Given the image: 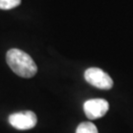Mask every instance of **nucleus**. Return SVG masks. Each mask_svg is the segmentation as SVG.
Instances as JSON below:
<instances>
[{"mask_svg": "<svg viewBox=\"0 0 133 133\" xmlns=\"http://www.w3.org/2000/svg\"><path fill=\"white\" fill-rule=\"evenodd\" d=\"M6 61L15 74L23 78H31L38 71L37 64L33 58L18 48H11L7 51Z\"/></svg>", "mask_w": 133, "mask_h": 133, "instance_id": "f257e3e1", "label": "nucleus"}, {"mask_svg": "<svg viewBox=\"0 0 133 133\" xmlns=\"http://www.w3.org/2000/svg\"><path fill=\"white\" fill-rule=\"evenodd\" d=\"M84 77L89 84L98 89L109 90L114 86V81L109 74L97 67H91L89 69H87L85 71Z\"/></svg>", "mask_w": 133, "mask_h": 133, "instance_id": "f03ea898", "label": "nucleus"}, {"mask_svg": "<svg viewBox=\"0 0 133 133\" xmlns=\"http://www.w3.org/2000/svg\"><path fill=\"white\" fill-rule=\"evenodd\" d=\"M8 120H9V123L18 130L32 129L37 125V122H38L37 115L31 110L20 111V112L10 114Z\"/></svg>", "mask_w": 133, "mask_h": 133, "instance_id": "7ed1b4c3", "label": "nucleus"}, {"mask_svg": "<svg viewBox=\"0 0 133 133\" xmlns=\"http://www.w3.org/2000/svg\"><path fill=\"white\" fill-rule=\"evenodd\" d=\"M109 109V103L104 99H92L84 103L86 116L91 120L103 117L108 112Z\"/></svg>", "mask_w": 133, "mask_h": 133, "instance_id": "20e7f679", "label": "nucleus"}, {"mask_svg": "<svg viewBox=\"0 0 133 133\" xmlns=\"http://www.w3.org/2000/svg\"><path fill=\"white\" fill-rule=\"evenodd\" d=\"M76 133H99L98 128L95 124L91 121L82 122L78 125L76 129Z\"/></svg>", "mask_w": 133, "mask_h": 133, "instance_id": "39448f33", "label": "nucleus"}, {"mask_svg": "<svg viewBox=\"0 0 133 133\" xmlns=\"http://www.w3.org/2000/svg\"><path fill=\"white\" fill-rule=\"evenodd\" d=\"M21 4V0H0V9L10 10Z\"/></svg>", "mask_w": 133, "mask_h": 133, "instance_id": "423d86ee", "label": "nucleus"}]
</instances>
